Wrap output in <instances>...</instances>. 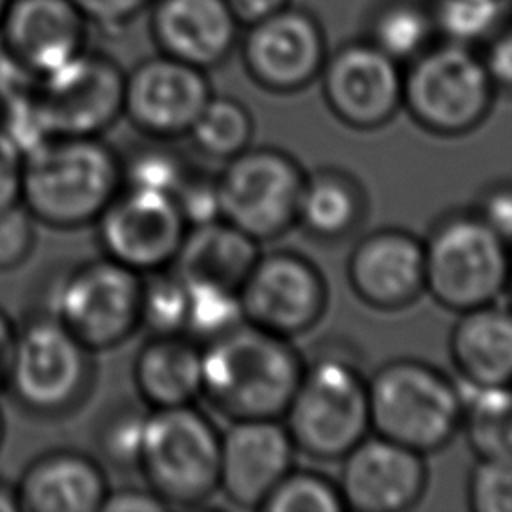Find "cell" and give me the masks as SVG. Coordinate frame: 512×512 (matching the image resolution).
<instances>
[{
    "label": "cell",
    "instance_id": "16",
    "mask_svg": "<svg viewBox=\"0 0 512 512\" xmlns=\"http://www.w3.org/2000/svg\"><path fill=\"white\" fill-rule=\"evenodd\" d=\"M326 38L314 14L286 6L248 26L242 60L256 84L272 92H294L320 76Z\"/></svg>",
    "mask_w": 512,
    "mask_h": 512
},
{
    "label": "cell",
    "instance_id": "42",
    "mask_svg": "<svg viewBox=\"0 0 512 512\" xmlns=\"http://www.w3.org/2000/svg\"><path fill=\"white\" fill-rule=\"evenodd\" d=\"M24 150L0 128V206L20 202Z\"/></svg>",
    "mask_w": 512,
    "mask_h": 512
},
{
    "label": "cell",
    "instance_id": "4",
    "mask_svg": "<svg viewBox=\"0 0 512 512\" xmlns=\"http://www.w3.org/2000/svg\"><path fill=\"white\" fill-rule=\"evenodd\" d=\"M136 470L168 508L218 492L220 432L194 404L148 408Z\"/></svg>",
    "mask_w": 512,
    "mask_h": 512
},
{
    "label": "cell",
    "instance_id": "20",
    "mask_svg": "<svg viewBox=\"0 0 512 512\" xmlns=\"http://www.w3.org/2000/svg\"><path fill=\"white\" fill-rule=\"evenodd\" d=\"M146 14L158 52L202 70L222 64L238 40L226 0H154Z\"/></svg>",
    "mask_w": 512,
    "mask_h": 512
},
{
    "label": "cell",
    "instance_id": "33",
    "mask_svg": "<svg viewBox=\"0 0 512 512\" xmlns=\"http://www.w3.org/2000/svg\"><path fill=\"white\" fill-rule=\"evenodd\" d=\"M188 288L172 268L144 276L142 326L152 334H184Z\"/></svg>",
    "mask_w": 512,
    "mask_h": 512
},
{
    "label": "cell",
    "instance_id": "31",
    "mask_svg": "<svg viewBox=\"0 0 512 512\" xmlns=\"http://www.w3.org/2000/svg\"><path fill=\"white\" fill-rule=\"evenodd\" d=\"M508 0H438L432 20L436 32L448 42L472 46L488 40L500 26L506 14Z\"/></svg>",
    "mask_w": 512,
    "mask_h": 512
},
{
    "label": "cell",
    "instance_id": "34",
    "mask_svg": "<svg viewBox=\"0 0 512 512\" xmlns=\"http://www.w3.org/2000/svg\"><path fill=\"white\" fill-rule=\"evenodd\" d=\"M268 512H340L344 502L340 490L328 478L304 470H290L262 502Z\"/></svg>",
    "mask_w": 512,
    "mask_h": 512
},
{
    "label": "cell",
    "instance_id": "36",
    "mask_svg": "<svg viewBox=\"0 0 512 512\" xmlns=\"http://www.w3.org/2000/svg\"><path fill=\"white\" fill-rule=\"evenodd\" d=\"M468 500L476 512H512V458L478 460L470 474Z\"/></svg>",
    "mask_w": 512,
    "mask_h": 512
},
{
    "label": "cell",
    "instance_id": "30",
    "mask_svg": "<svg viewBox=\"0 0 512 512\" xmlns=\"http://www.w3.org/2000/svg\"><path fill=\"white\" fill-rule=\"evenodd\" d=\"M184 282L188 288L184 334L198 344H206L222 336L244 320L238 290L210 282Z\"/></svg>",
    "mask_w": 512,
    "mask_h": 512
},
{
    "label": "cell",
    "instance_id": "18",
    "mask_svg": "<svg viewBox=\"0 0 512 512\" xmlns=\"http://www.w3.org/2000/svg\"><path fill=\"white\" fill-rule=\"evenodd\" d=\"M90 24L72 0H10L0 52L34 76H46L90 46Z\"/></svg>",
    "mask_w": 512,
    "mask_h": 512
},
{
    "label": "cell",
    "instance_id": "38",
    "mask_svg": "<svg viewBox=\"0 0 512 512\" xmlns=\"http://www.w3.org/2000/svg\"><path fill=\"white\" fill-rule=\"evenodd\" d=\"M176 206L188 228L202 226L222 218L218 180L206 172L188 170L186 178L174 192Z\"/></svg>",
    "mask_w": 512,
    "mask_h": 512
},
{
    "label": "cell",
    "instance_id": "9",
    "mask_svg": "<svg viewBox=\"0 0 512 512\" xmlns=\"http://www.w3.org/2000/svg\"><path fill=\"white\" fill-rule=\"evenodd\" d=\"M494 84L470 46L444 42L410 60L402 106L426 130L456 136L476 128L494 100Z\"/></svg>",
    "mask_w": 512,
    "mask_h": 512
},
{
    "label": "cell",
    "instance_id": "37",
    "mask_svg": "<svg viewBox=\"0 0 512 512\" xmlns=\"http://www.w3.org/2000/svg\"><path fill=\"white\" fill-rule=\"evenodd\" d=\"M36 224L22 202L0 206V272L16 270L32 256Z\"/></svg>",
    "mask_w": 512,
    "mask_h": 512
},
{
    "label": "cell",
    "instance_id": "32",
    "mask_svg": "<svg viewBox=\"0 0 512 512\" xmlns=\"http://www.w3.org/2000/svg\"><path fill=\"white\" fill-rule=\"evenodd\" d=\"M152 142L132 148L126 156L120 154L122 186L174 196L190 166L174 148L162 144L168 140L152 138Z\"/></svg>",
    "mask_w": 512,
    "mask_h": 512
},
{
    "label": "cell",
    "instance_id": "19",
    "mask_svg": "<svg viewBox=\"0 0 512 512\" xmlns=\"http://www.w3.org/2000/svg\"><path fill=\"white\" fill-rule=\"evenodd\" d=\"M296 446L278 418H240L220 432L218 490L236 506L260 508L292 470Z\"/></svg>",
    "mask_w": 512,
    "mask_h": 512
},
{
    "label": "cell",
    "instance_id": "11",
    "mask_svg": "<svg viewBox=\"0 0 512 512\" xmlns=\"http://www.w3.org/2000/svg\"><path fill=\"white\" fill-rule=\"evenodd\" d=\"M124 78L116 58L90 46L62 68L38 76L36 106L46 136H102L122 118Z\"/></svg>",
    "mask_w": 512,
    "mask_h": 512
},
{
    "label": "cell",
    "instance_id": "3",
    "mask_svg": "<svg viewBox=\"0 0 512 512\" xmlns=\"http://www.w3.org/2000/svg\"><path fill=\"white\" fill-rule=\"evenodd\" d=\"M94 374V352L52 314L38 310L16 330L4 388L22 410L62 418L86 402Z\"/></svg>",
    "mask_w": 512,
    "mask_h": 512
},
{
    "label": "cell",
    "instance_id": "10",
    "mask_svg": "<svg viewBox=\"0 0 512 512\" xmlns=\"http://www.w3.org/2000/svg\"><path fill=\"white\" fill-rule=\"evenodd\" d=\"M304 178L296 160L282 150H242L216 176L222 220L258 242L280 236L296 222Z\"/></svg>",
    "mask_w": 512,
    "mask_h": 512
},
{
    "label": "cell",
    "instance_id": "48",
    "mask_svg": "<svg viewBox=\"0 0 512 512\" xmlns=\"http://www.w3.org/2000/svg\"><path fill=\"white\" fill-rule=\"evenodd\" d=\"M2 434H4V424H2V414H0V442H2Z\"/></svg>",
    "mask_w": 512,
    "mask_h": 512
},
{
    "label": "cell",
    "instance_id": "5",
    "mask_svg": "<svg viewBox=\"0 0 512 512\" xmlns=\"http://www.w3.org/2000/svg\"><path fill=\"white\" fill-rule=\"evenodd\" d=\"M370 432L420 454L436 450L460 430L458 386L420 360H394L368 380Z\"/></svg>",
    "mask_w": 512,
    "mask_h": 512
},
{
    "label": "cell",
    "instance_id": "47",
    "mask_svg": "<svg viewBox=\"0 0 512 512\" xmlns=\"http://www.w3.org/2000/svg\"><path fill=\"white\" fill-rule=\"evenodd\" d=\"M8 2H10V0H0V26H2V20H4L6 8H8Z\"/></svg>",
    "mask_w": 512,
    "mask_h": 512
},
{
    "label": "cell",
    "instance_id": "23",
    "mask_svg": "<svg viewBox=\"0 0 512 512\" xmlns=\"http://www.w3.org/2000/svg\"><path fill=\"white\" fill-rule=\"evenodd\" d=\"M132 380L146 408L194 404L202 396V344L188 334H152L134 356Z\"/></svg>",
    "mask_w": 512,
    "mask_h": 512
},
{
    "label": "cell",
    "instance_id": "25",
    "mask_svg": "<svg viewBox=\"0 0 512 512\" xmlns=\"http://www.w3.org/2000/svg\"><path fill=\"white\" fill-rule=\"evenodd\" d=\"M258 256V240L220 218L188 228L170 268L188 282L240 290Z\"/></svg>",
    "mask_w": 512,
    "mask_h": 512
},
{
    "label": "cell",
    "instance_id": "28",
    "mask_svg": "<svg viewBox=\"0 0 512 512\" xmlns=\"http://www.w3.org/2000/svg\"><path fill=\"white\" fill-rule=\"evenodd\" d=\"M436 34L430 8L414 0H390L372 16L368 40L396 62H410Z\"/></svg>",
    "mask_w": 512,
    "mask_h": 512
},
{
    "label": "cell",
    "instance_id": "45",
    "mask_svg": "<svg viewBox=\"0 0 512 512\" xmlns=\"http://www.w3.org/2000/svg\"><path fill=\"white\" fill-rule=\"evenodd\" d=\"M16 330L18 326L12 322V318L6 314V310L0 306V388H4L6 374H8V364L16 340Z\"/></svg>",
    "mask_w": 512,
    "mask_h": 512
},
{
    "label": "cell",
    "instance_id": "15",
    "mask_svg": "<svg viewBox=\"0 0 512 512\" xmlns=\"http://www.w3.org/2000/svg\"><path fill=\"white\" fill-rule=\"evenodd\" d=\"M318 78L334 116L352 128H380L402 106L400 62L370 40L348 42L326 56Z\"/></svg>",
    "mask_w": 512,
    "mask_h": 512
},
{
    "label": "cell",
    "instance_id": "17",
    "mask_svg": "<svg viewBox=\"0 0 512 512\" xmlns=\"http://www.w3.org/2000/svg\"><path fill=\"white\" fill-rule=\"evenodd\" d=\"M338 490L344 508L400 512L418 502L426 486L420 452L380 434H366L342 458Z\"/></svg>",
    "mask_w": 512,
    "mask_h": 512
},
{
    "label": "cell",
    "instance_id": "24",
    "mask_svg": "<svg viewBox=\"0 0 512 512\" xmlns=\"http://www.w3.org/2000/svg\"><path fill=\"white\" fill-rule=\"evenodd\" d=\"M458 314L450 334V356L460 380L512 384V308L496 300Z\"/></svg>",
    "mask_w": 512,
    "mask_h": 512
},
{
    "label": "cell",
    "instance_id": "26",
    "mask_svg": "<svg viewBox=\"0 0 512 512\" xmlns=\"http://www.w3.org/2000/svg\"><path fill=\"white\" fill-rule=\"evenodd\" d=\"M460 430L478 460L512 458V384L460 380Z\"/></svg>",
    "mask_w": 512,
    "mask_h": 512
},
{
    "label": "cell",
    "instance_id": "6",
    "mask_svg": "<svg viewBox=\"0 0 512 512\" xmlns=\"http://www.w3.org/2000/svg\"><path fill=\"white\" fill-rule=\"evenodd\" d=\"M142 290V274L100 256L62 272L42 312L98 354L118 348L142 328Z\"/></svg>",
    "mask_w": 512,
    "mask_h": 512
},
{
    "label": "cell",
    "instance_id": "44",
    "mask_svg": "<svg viewBox=\"0 0 512 512\" xmlns=\"http://www.w3.org/2000/svg\"><path fill=\"white\" fill-rule=\"evenodd\" d=\"M240 26H250L270 14L286 8L290 0H226Z\"/></svg>",
    "mask_w": 512,
    "mask_h": 512
},
{
    "label": "cell",
    "instance_id": "21",
    "mask_svg": "<svg viewBox=\"0 0 512 512\" xmlns=\"http://www.w3.org/2000/svg\"><path fill=\"white\" fill-rule=\"evenodd\" d=\"M348 280L366 304L402 308L424 290V242L404 230L372 232L354 246Z\"/></svg>",
    "mask_w": 512,
    "mask_h": 512
},
{
    "label": "cell",
    "instance_id": "35",
    "mask_svg": "<svg viewBox=\"0 0 512 512\" xmlns=\"http://www.w3.org/2000/svg\"><path fill=\"white\" fill-rule=\"evenodd\" d=\"M148 408L120 404L110 408L96 426V444L102 458L118 470H136Z\"/></svg>",
    "mask_w": 512,
    "mask_h": 512
},
{
    "label": "cell",
    "instance_id": "41",
    "mask_svg": "<svg viewBox=\"0 0 512 512\" xmlns=\"http://www.w3.org/2000/svg\"><path fill=\"white\" fill-rule=\"evenodd\" d=\"M482 62L494 88L512 94V24L500 26L488 38Z\"/></svg>",
    "mask_w": 512,
    "mask_h": 512
},
{
    "label": "cell",
    "instance_id": "7",
    "mask_svg": "<svg viewBox=\"0 0 512 512\" xmlns=\"http://www.w3.org/2000/svg\"><path fill=\"white\" fill-rule=\"evenodd\" d=\"M282 416L296 450L338 460L370 434L368 380L346 360L320 358L304 366Z\"/></svg>",
    "mask_w": 512,
    "mask_h": 512
},
{
    "label": "cell",
    "instance_id": "29",
    "mask_svg": "<svg viewBox=\"0 0 512 512\" xmlns=\"http://www.w3.org/2000/svg\"><path fill=\"white\" fill-rule=\"evenodd\" d=\"M252 116L244 104L230 96L212 94L188 130L194 146L216 160H228L248 148Z\"/></svg>",
    "mask_w": 512,
    "mask_h": 512
},
{
    "label": "cell",
    "instance_id": "39",
    "mask_svg": "<svg viewBox=\"0 0 512 512\" xmlns=\"http://www.w3.org/2000/svg\"><path fill=\"white\" fill-rule=\"evenodd\" d=\"M92 30L102 34H120L140 14H144L154 0H72Z\"/></svg>",
    "mask_w": 512,
    "mask_h": 512
},
{
    "label": "cell",
    "instance_id": "2",
    "mask_svg": "<svg viewBox=\"0 0 512 512\" xmlns=\"http://www.w3.org/2000/svg\"><path fill=\"white\" fill-rule=\"evenodd\" d=\"M302 372L288 338L246 320L202 344V396L230 420L280 418Z\"/></svg>",
    "mask_w": 512,
    "mask_h": 512
},
{
    "label": "cell",
    "instance_id": "46",
    "mask_svg": "<svg viewBox=\"0 0 512 512\" xmlns=\"http://www.w3.org/2000/svg\"><path fill=\"white\" fill-rule=\"evenodd\" d=\"M18 508V496L14 484L0 478V512H16Z\"/></svg>",
    "mask_w": 512,
    "mask_h": 512
},
{
    "label": "cell",
    "instance_id": "13",
    "mask_svg": "<svg viewBox=\"0 0 512 512\" xmlns=\"http://www.w3.org/2000/svg\"><path fill=\"white\" fill-rule=\"evenodd\" d=\"M212 94L206 70L158 52L126 70L122 118L148 138L172 140L188 134Z\"/></svg>",
    "mask_w": 512,
    "mask_h": 512
},
{
    "label": "cell",
    "instance_id": "14",
    "mask_svg": "<svg viewBox=\"0 0 512 512\" xmlns=\"http://www.w3.org/2000/svg\"><path fill=\"white\" fill-rule=\"evenodd\" d=\"M238 296L246 322L284 338L310 330L326 308V284L318 268L282 250L258 256Z\"/></svg>",
    "mask_w": 512,
    "mask_h": 512
},
{
    "label": "cell",
    "instance_id": "12",
    "mask_svg": "<svg viewBox=\"0 0 512 512\" xmlns=\"http://www.w3.org/2000/svg\"><path fill=\"white\" fill-rule=\"evenodd\" d=\"M94 226L102 256L142 276L170 268L188 232L174 196L126 186Z\"/></svg>",
    "mask_w": 512,
    "mask_h": 512
},
{
    "label": "cell",
    "instance_id": "43",
    "mask_svg": "<svg viewBox=\"0 0 512 512\" xmlns=\"http://www.w3.org/2000/svg\"><path fill=\"white\" fill-rule=\"evenodd\" d=\"M168 504L148 486H126L108 492L102 510L104 512H156V510H166Z\"/></svg>",
    "mask_w": 512,
    "mask_h": 512
},
{
    "label": "cell",
    "instance_id": "1",
    "mask_svg": "<svg viewBox=\"0 0 512 512\" xmlns=\"http://www.w3.org/2000/svg\"><path fill=\"white\" fill-rule=\"evenodd\" d=\"M120 190V154L102 136H54L24 154L20 202L38 224L90 226Z\"/></svg>",
    "mask_w": 512,
    "mask_h": 512
},
{
    "label": "cell",
    "instance_id": "8",
    "mask_svg": "<svg viewBox=\"0 0 512 512\" xmlns=\"http://www.w3.org/2000/svg\"><path fill=\"white\" fill-rule=\"evenodd\" d=\"M510 276V246L474 212L446 218L424 242V288L454 312L500 300Z\"/></svg>",
    "mask_w": 512,
    "mask_h": 512
},
{
    "label": "cell",
    "instance_id": "22",
    "mask_svg": "<svg viewBox=\"0 0 512 512\" xmlns=\"http://www.w3.org/2000/svg\"><path fill=\"white\" fill-rule=\"evenodd\" d=\"M14 488L18 508L28 512H100L110 492L102 462L74 448L38 454Z\"/></svg>",
    "mask_w": 512,
    "mask_h": 512
},
{
    "label": "cell",
    "instance_id": "27",
    "mask_svg": "<svg viewBox=\"0 0 512 512\" xmlns=\"http://www.w3.org/2000/svg\"><path fill=\"white\" fill-rule=\"evenodd\" d=\"M364 212V198L354 180L338 170H318L304 178L296 220L316 238L346 236Z\"/></svg>",
    "mask_w": 512,
    "mask_h": 512
},
{
    "label": "cell",
    "instance_id": "40",
    "mask_svg": "<svg viewBox=\"0 0 512 512\" xmlns=\"http://www.w3.org/2000/svg\"><path fill=\"white\" fill-rule=\"evenodd\" d=\"M474 214L502 242L512 246V182H498L484 190Z\"/></svg>",
    "mask_w": 512,
    "mask_h": 512
}]
</instances>
